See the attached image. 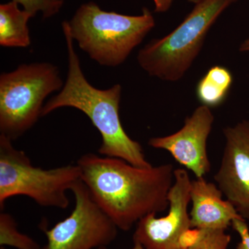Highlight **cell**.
Here are the masks:
<instances>
[{
    "mask_svg": "<svg viewBox=\"0 0 249 249\" xmlns=\"http://www.w3.org/2000/svg\"><path fill=\"white\" fill-rule=\"evenodd\" d=\"M77 165L94 200L121 230L129 231L147 214L169 206L172 164L140 168L121 159L89 153L82 156Z\"/></svg>",
    "mask_w": 249,
    "mask_h": 249,
    "instance_id": "obj_1",
    "label": "cell"
},
{
    "mask_svg": "<svg viewBox=\"0 0 249 249\" xmlns=\"http://www.w3.org/2000/svg\"><path fill=\"white\" fill-rule=\"evenodd\" d=\"M62 27L68 56L67 79L58 94L45 103L42 116L61 107L83 111L101 134L102 142L98 152L101 155L121 159L140 168H150L152 165L145 159L142 145L127 135L121 124V85L101 89L90 84L82 70L70 31L62 24Z\"/></svg>",
    "mask_w": 249,
    "mask_h": 249,
    "instance_id": "obj_2",
    "label": "cell"
},
{
    "mask_svg": "<svg viewBox=\"0 0 249 249\" xmlns=\"http://www.w3.org/2000/svg\"><path fill=\"white\" fill-rule=\"evenodd\" d=\"M62 24L90 58L101 66L116 67L142 43L155 27V20L147 9L139 16H126L103 11L90 1Z\"/></svg>",
    "mask_w": 249,
    "mask_h": 249,
    "instance_id": "obj_3",
    "label": "cell"
},
{
    "mask_svg": "<svg viewBox=\"0 0 249 249\" xmlns=\"http://www.w3.org/2000/svg\"><path fill=\"white\" fill-rule=\"evenodd\" d=\"M238 0H201L168 35L155 39L139 51V66L150 76L165 81L181 79L204 45L211 27Z\"/></svg>",
    "mask_w": 249,
    "mask_h": 249,
    "instance_id": "obj_4",
    "label": "cell"
},
{
    "mask_svg": "<svg viewBox=\"0 0 249 249\" xmlns=\"http://www.w3.org/2000/svg\"><path fill=\"white\" fill-rule=\"evenodd\" d=\"M58 67L49 62L22 64L0 76V134L11 141L22 137L42 116L44 102L60 91Z\"/></svg>",
    "mask_w": 249,
    "mask_h": 249,
    "instance_id": "obj_5",
    "label": "cell"
},
{
    "mask_svg": "<svg viewBox=\"0 0 249 249\" xmlns=\"http://www.w3.org/2000/svg\"><path fill=\"white\" fill-rule=\"evenodd\" d=\"M81 180L78 165L42 169L32 165L22 150L0 134V208L11 196H29L44 207L65 209L70 204L67 192Z\"/></svg>",
    "mask_w": 249,
    "mask_h": 249,
    "instance_id": "obj_6",
    "label": "cell"
},
{
    "mask_svg": "<svg viewBox=\"0 0 249 249\" xmlns=\"http://www.w3.org/2000/svg\"><path fill=\"white\" fill-rule=\"evenodd\" d=\"M75 206L71 213L51 229L42 249H97L114 242L118 229L82 180L72 188Z\"/></svg>",
    "mask_w": 249,
    "mask_h": 249,
    "instance_id": "obj_7",
    "label": "cell"
},
{
    "mask_svg": "<svg viewBox=\"0 0 249 249\" xmlns=\"http://www.w3.org/2000/svg\"><path fill=\"white\" fill-rule=\"evenodd\" d=\"M192 181L186 170L174 171V182L168 193L169 211L167 215L157 218L147 214L137 224L134 242L145 249H184L193 229L188 213Z\"/></svg>",
    "mask_w": 249,
    "mask_h": 249,
    "instance_id": "obj_8",
    "label": "cell"
},
{
    "mask_svg": "<svg viewBox=\"0 0 249 249\" xmlns=\"http://www.w3.org/2000/svg\"><path fill=\"white\" fill-rule=\"evenodd\" d=\"M223 134L225 145L214 179L241 217L249 220V121L225 127Z\"/></svg>",
    "mask_w": 249,
    "mask_h": 249,
    "instance_id": "obj_9",
    "label": "cell"
},
{
    "mask_svg": "<svg viewBox=\"0 0 249 249\" xmlns=\"http://www.w3.org/2000/svg\"><path fill=\"white\" fill-rule=\"evenodd\" d=\"M214 120L211 108L201 105L186 118L179 130L165 137L151 138L149 145L166 150L196 178H203L211 170L207 141Z\"/></svg>",
    "mask_w": 249,
    "mask_h": 249,
    "instance_id": "obj_10",
    "label": "cell"
},
{
    "mask_svg": "<svg viewBox=\"0 0 249 249\" xmlns=\"http://www.w3.org/2000/svg\"><path fill=\"white\" fill-rule=\"evenodd\" d=\"M217 184L203 178L192 181L190 212L191 226L195 229L226 231L232 221L241 216Z\"/></svg>",
    "mask_w": 249,
    "mask_h": 249,
    "instance_id": "obj_11",
    "label": "cell"
},
{
    "mask_svg": "<svg viewBox=\"0 0 249 249\" xmlns=\"http://www.w3.org/2000/svg\"><path fill=\"white\" fill-rule=\"evenodd\" d=\"M31 16L10 1L0 5V45L10 48H26L31 45L28 22Z\"/></svg>",
    "mask_w": 249,
    "mask_h": 249,
    "instance_id": "obj_12",
    "label": "cell"
},
{
    "mask_svg": "<svg viewBox=\"0 0 249 249\" xmlns=\"http://www.w3.org/2000/svg\"><path fill=\"white\" fill-rule=\"evenodd\" d=\"M233 78L227 67L216 65L209 69L198 82L196 95L202 106L216 107L227 99Z\"/></svg>",
    "mask_w": 249,
    "mask_h": 249,
    "instance_id": "obj_13",
    "label": "cell"
},
{
    "mask_svg": "<svg viewBox=\"0 0 249 249\" xmlns=\"http://www.w3.org/2000/svg\"><path fill=\"white\" fill-rule=\"evenodd\" d=\"M0 245L16 249H42L34 239L18 230L12 215L1 211L0 213Z\"/></svg>",
    "mask_w": 249,
    "mask_h": 249,
    "instance_id": "obj_14",
    "label": "cell"
},
{
    "mask_svg": "<svg viewBox=\"0 0 249 249\" xmlns=\"http://www.w3.org/2000/svg\"><path fill=\"white\" fill-rule=\"evenodd\" d=\"M225 231L193 229L184 249H228L231 237Z\"/></svg>",
    "mask_w": 249,
    "mask_h": 249,
    "instance_id": "obj_15",
    "label": "cell"
},
{
    "mask_svg": "<svg viewBox=\"0 0 249 249\" xmlns=\"http://www.w3.org/2000/svg\"><path fill=\"white\" fill-rule=\"evenodd\" d=\"M22 5L23 10L34 17L37 13H42L44 18L53 17L60 12L65 0H13Z\"/></svg>",
    "mask_w": 249,
    "mask_h": 249,
    "instance_id": "obj_16",
    "label": "cell"
},
{
    "mask_svg": "<svg viewBox=\"0 0 249 249\" xmlns=\"http://www.w3.org/2000/svg\"><path fill=\"white\" fill-rule=\"evenodd\" d=\"M231 226L241 238L236 249H249V229L246 219L242 217L235 218L232 221Z\"/></svg>",
    "mask_w": 249,
    "mask_h": 249,
    "instance_id": "obj_17",
    "label": "cell"
},
{
    "mask_svg": "<svg viewBox=\"0 0 249 249\" xmlns=\"http://www.w3.org/2000/svg\"><path fill=\"white\" fill-rule=\"evenodd\" d=\"M156 12L163 13L169 10L173 0H153Z\"/></svg>",
    "mask_w": 249,
    "mask_h": 249,
    "instance_id": "obj_18",
    "label": "cell"
},
{
    "mask_svg": "<svg viewBox=\"0 0 249 249\" xmlns=\"http://www.w3.org/2000/svg\"><path fill=\"white\" fill-rule=\"evenodd\" d=\"M239 50L242 52H249V37L241 44Z\"/></svg>",
    "mask_w": 249,
    "mask_h": 249,
    "instance_id": "obj_19",
    "label": "cell"
},
{
    "mask_svg": "<svg viewBox=\"0 0 249 249\" xmlns=\"http://www.w3.org/2000/svg\"><path fill=\"white\" fill-rule=\"evenodd\" d=\"M97 249H107V247H101V248ZM132 249H145L143 248V247L140 244L138 243V242H134V247Z\"/></svg>",
    "mask_w": 249,
    "mask_h": 249,
    "instance_id": "obj_20",
    "label": "cell"
},
{
    "mask_svg": "<svg viewBox=\"0 0 249 249\" xmlns=\"http://www.w3.org/2000/svg\"><path fill=\"white\" fill-rule=\"evenodd\" d=\"M188 1H191V2L195 3V4H196V3L200 1L201 0H188Z\"/></svg>",
    "mask_w": 249,
    "mask_h": 249,
    "instance_id": "obj_21",
    "label": "cell"
},
{
    "mask_svg": "<svg viewBox=\"0 0 249 249\" xmlns=\"http://www.w3.org/2000/svg\"><path fill=\"white\" fill-rule=\"evenodd\" d=\"M1 249H6V248H4V247H1Z\"/></svg>",
    "mask_w": 249,
    "mask_h": 249,
    "instance_id": "obj_22",
    "label": "cell"
}]
</instances>
